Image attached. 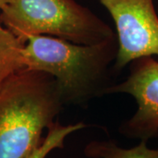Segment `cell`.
Masks as SVG:
<instances>
[{"mask_svg": "<svg viewBox=\"0 0 158 158\" xmlns=\"http://www.w3.org/2000/svg\"><path fill=\"white\" fill-rule=\"evenodd\" d=\"M98 1L109 11L116 27L115 73L138 58L158 56V16L153 0Z\"/></svg>", "mask_w": 158, "mask_h": 158, "instance_id": "obj_4", "label": "cell"}, {"mask_svg": "<svg viewBox=\"0 0 158 158\" xmlns=\"http://www.w3.org/2000/svg\"><path fill=\"white\" fill-rule=\"evenodd\" d=\"M117 38L93 45L76 44L49 35L28 37L24 48L26 69L51 75L64 105H85L106 94L115 73Z\"/></svg>", "mask_w": 158, "mask_h": 158, "instance_id": "obj_1", "label": "cell"}, {"mask_svg": "<svg viewBox=\"0 0 158 158\" xmlns=\"http://www.w3.org/2000/svg\"><path fill=\"white\" fill-rule=\"evenodd\" d=\"M0 18L25 42L33 35H49L82 45L117 38L109 25L75 0H11Z\"/></svg>", "mask_w": 158, "mask_h": 158, "instance_id": "obj_3", "label": "cell"}, {"mask_svg": "<svg viewBox=\"0 0 158 158\" xmlns=\"http://www.w3.org/2000/svg\"><path fill=\"white\" fill-rule=\"evenodd\" d=\"M125 81L110 86L106 94L125 93L137 104L135 113L119 127L127 137L148 141L158 136V61L153 56L138 58L130 63Z\"/></svg>", "mask_w": 158, "mask_h": 158, "instance_id": "obj_5", "label": "cell"}, {"mask_svg": "<svg viewBox=\"0 0 158 158\" xmlns=\"http://www.w3.org/2000/svg\"><path fill=\"white\" fill-rule=\"evenodd\" d=\"M85 127L86 125L83 122L63 126L58 121H55L48 127L47 136L43 138V141L40 144L39 147L34 152L31 153L27 158H46L54 149L63 148L64 140L70 134Z\"/></svg>", "mask_w": 158, "mask_h": 158, "instance_id": "obj_8", "label": "cell"}, {"mask_svg": "<svg viewBox=\"0 0 158 158\" xmlns=\"http://www.w3.org/2000/svg\"><path fill=\"white\" fill-rule=\"evenodd\" d=\"M148 141L131 148H123L113 141H93L85 148V155L89 158H158V149L149 148Z\"/></svg>", "mask_w": 158, "mask_h": 158, "instance_id": "obj_7", "label": "cell"}, {"mask_svg": "<svg viewBox=\"0 0 158 158\" xmlns=\"http://www.w3.org/2000/svg\"><path fill=\"white\" fill-rule=\"evenodd\" d=\"M25 44L6 27L0 18V88L11 76L26 69Z\"/></svg>", "mask_w": 158, "mask_h": 158, "instance_id": "obj_6", "label": "cell"}, {"mask_svg": "<svg viewBox=\"0 0 158 158\" xmlns=\"http://www.w3.org/2000/svg\"><path fill=\"white\" fill-rule=\"evenodd\" d=\"M11 0H0V10H3Z\"/></svg>", "mask_w": 158, "mask_h": 158, "instance_id": "obj_9", "label": "cell"}, {"mask_svg": "<svg viewBox=\"0 0 158 158\" xmlns=\"http://www.w3.org/2000/svg\"><path fill=\"white\" fill-rule=\"evenodd\" d=\"M64 103L49 74L25 69L0 88V158H27Z\"/></svg>", "mask_w": 158, "mask_h": 158, "instance_id": "obj_2", "label": "cell"}]
</instances>
